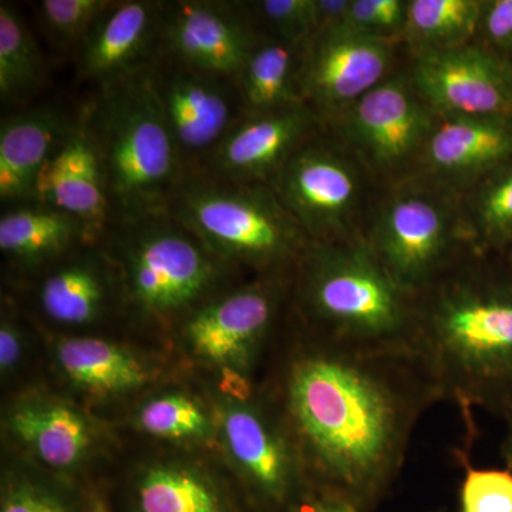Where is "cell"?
<instances>
[{"label":"cell","instance_id":"obj_31","mask_svg":"<svg viewBox=\"0 0 512 512\" xmlns=\"http://www.w3.org/2000/svg\"><path fill=\"white\" fill-rule=\"evenodd\" d=\"M481 0H409L403 39L417 57L470 45Z\"/></svg>","mask_w":512,"mask_h":512},{"label":"cell","instance_id":"obj_37","mask_svg":"<svg viewBox=\"0 0 512 512\" xmlns=\"http://www.w3.org/2000/svg\"><path fill=\"white\" fill-rule=\"evenodd\" d=\"M477 36L480 46L512 63V0H481Z\"/></svg>","mask_w":512,"mask_h":512},{"label":"cell","instance_id":"obj_36","mask_svg":"<svg viewBox=\"0 0 512 512\" xmlns=\"http://www.w3.org/2000/svg\"><path fill=\"white\" fill-rule=\"evenodd\" d=\"M409 0H350L342 28L377 39L403 37Z\"/></svg>","mask_w":512,"mask_h":512},{"label":"cell","instance_id":"obj_32","mask_svg":"<svg viewBox=\"0 0 512 512\" xmlns=\"http://www.w3.org/2000/svg\"><path fill=\"white\" fill-rule=\"evenodd\" d=\"M0 512H80V484L0 450Z\"/></svg>","mask_w":512,"mask_h":512},{"label":"cell","instance_id":"obj_38","mask_svg":"<svg viewBox=\"0 0 512 512\" xmlns=\"http://www.w3.org/2000/svg\"><path fill=\"white\" fill-rule=\"evenodd\" d=\"M111 470L80 483V512H117Z\"/></svg>","mask_w":512,"mask_h":512},{"label":"cell","instance_id":"obj_42","mask_svg":"<svg viewBox=\"0 0 512 512\" xmlns=\"http://www.w3.org/2000/svg\"><path fill=\"white\" fill-rule=\"evenodd\" d=\"M507 262L508 269H510V272L512 274V244L510 245V248L507 249Z\"/></svg>","mask_w":512,"mask_h":512},{"label":"cell","instance_id":"obj_15","mask_svg":"<svg viewBox=\"0 0 512 512\" xmlns=\"http://www.w3.org/2000/svg\"><path fill=\"white\" fill-rule=\"evenodd\" d=\"M269 187L312 242L356 239L353 218L360 180L355 165L319 136L299 148Z\"/></svg>","mask_w":512,"mask_h":512},{"label":"cell","instance_id":"obj_25","mask_svg":"<svg viewBox=\"0 0 512 512\" xmlns=\"http://www.w3.org/2000/svg\"><path fill=\"white\" fill-rule=\"evenodd\" d=\"M512 158V117L437 116L421 163L441 183L474 185Z\"/></svg>","mask_w":512,"mask_h":512},{"label":"cell","instance_id":"obj_27","mask_svg":"<svg viewBox=\"0 0 512 512\" xmlns=\"http://www.w3.org/2000/svg\"><path fill=\"white\" fill-rule=\"evenodd\" d=\"M305 50L306 45L259 33L235 80L245 114L266 113L303 103L299 73Z\"/></svg>","mask_w":512,"mask_h":512},{"label":"cell","instance_id":"obj_16","mask_svg":"<svg viewBox=\"0 0 512 512\" xmlns=\"http://www.w3.org/2000/svg\"><path fill=\"white\" fill-rule=\"evenodd\" d=\"M258 37L248 2L164 0L158 56L237 80Z\"/></svg>","mask_w":512,"mask_h":512},{"label":"cell","instance_id":"obj_30","mask_svg":"<svg viewBox=\"0 0 512 512\" xmlns=\"http://www.w3.org/2000/svg\"><path fill=\"white\" fill-rule=\"evenodd\" d=\"M46 380L43 333L8 292H0V397Z\"/></svg>","mask_w":512,"mask_h":512},{"label":"cell","instance_id":"obj_22","mask_svg":"<svg viewBox=\"0 0 512 512\" xmlns=\"http://www.w3.org/2000/svg\"><path fill=\"white\" fill-rule=\"evenodd\" d=\"M33 200L77 218L94 242H103L110 231L113 210L106 168L82 107L37 175Z\"/></svg>","mask_w":512,"mask_h":512},{"label":"cell","instance_id":"obj_28","mask_svg":"<svg viewBox=\"0 0 512 512\" xmlns=\"http://www.w3.org/2000/svg\"><path fill=\"white\" fill-rule=\"evenodd\" d=\"M45 57L18 8L0 2V100L23 110L33 106L45 89Z\"/></svg>","mask_w":512,"mask_h":512},{"label":"cell","instance_id":"obj_8","mask_svg":"<svg viewBox=\"0 0 512 512\" xmlns=\"http://www.w3.org/2000/svg\"><path fill=\"white\" fill-rule=\"evenodd\" d=\"M124 446L113 423L47 380L0 400V450L63 480L80 484L107 473Z\"/></svg>","mask_w":512,"mask_h":512},{"label":"cell","instance_id":"obj_7","mask_svg":"<svg viewBox=\"0 0 512 512\" xmlns=\"http://www.w3.org/2000/svg\"><path fill=\"white\" fill-rule=\"evenodd\" d=\"M167 212L248 275L292 269L312 244L268 184L187 175Z\"/></svg>","mask_w":512,"mask_h":512},{"label":"cell","instance_id":"obj_6","mask_svg":"<svg viewBox=\"0 0 512 512\" xmlns=\"http://www.w3.org/2000/svg\"><path fill=\"white\" fill-rule=\"evenodd\" d=\"M292 272L248 276L184 319L167 342L181 372L207 386H256L288 316Z\"/></svg>","mask_w":512,"mask_h":512},{"label":"cell","instance_id":"obj_1","mask_svg":"<svg viewBox=\"0 0 512 512\" xmlns=\"http://www.w3.org/2000/svg\"><path fill=\"white\" fill-rule=\"evenodd\" d=\"M256 386L295 446L309 491L359 512L389 494L421 416L443 402L410 348L330 339L289 312Z\"/></svg>","mask_w":512,"mask_h":512},{"label":"cell","instance_id":"obj_39","mask_svg":"<svg viewBox=\"0 0 512 512\" xmlns=\"http://www.w3.org/2000/svg\"><path fill=\"white\" fill-rule=\"evenodd\" d=\"M350 6V0H316V20L318 33L339 28L345 22Z\"/></svg>","mask_w":512,"mask_h":512},{"label":"cell","instance_id":"obj_40","mask_svg":"<svg viewBox=\"0 0 512 512\" xmlns=\"http://www.w3.org/2000/svg\"><path fill=\"white\" fill-rule=\"evenodd\" d=\"M291 512H359L355 508L349 507L342 501L333 500V498L325 497L308 491L299 498L298 503L293 505ZM443 512V511H433Z\"/></svg>","mask_w":512,"mask_h":512},{"label":"cell","instance_id":"obj_11","mask_svg":"<svg viewBox=\"0 0 512 512\" xmlns=\"http://www.w3.org/2000/svg\"><path fill=\"white\" fill-rule=\"evenodd\" d=\"M2 291L46 335L130 333L123 275L104 242L84 244L29 281Z\"/></svg>","mask_w":512,"mask_h":512},{"label":"cell","instance_id":"obj_35","mask_svg":"<svg viewBox=\"0 0 512 512\" xmlns=\"http://www.w3.org/2000/svg\"><path fill=\"white\" fill-rule=\"evenodd\" d=\"M460 501L461 512H512L511 471L471 467L466 460Z\"/></svg>","mask_w":512,"mask_h":512},{"label":"cell","instance_id":"obj_29","mask_svg":"<svg viewBox=\"0 0 512 512\" xmlns=\"http://www.w3.org/2000/svg\"><path fill=\"white\" fill-rule=\"evenodd\" d=\"M460 235L470 254L507 251L512 244V158L473 185Z\"/></svg>","mask_w":512,"mask_h":512},{"label":"cell","instance_id":"obj_21","mask_svg":"<svg viewBox=\"0 0 512 512\" xmlns=\"http://www.w3.org/2000/svg\"><path fill=\"white\" fill-rule=\"evenodd\" d=\"M322 121L305 103L245 114L198 174L231 183L269 184L299 148L318 136Z\"/></svg>","mask_w":512,"mask_h":512},{"label":"cell","instance_id":"obj_24","mask_svg":"<svg viewBox=\"0 0 512 512\" xmlns=\"http://www.w3.org/2000/svg\"><path fill=\"white\" fill-rule=\"evenodd\" d=\"M94 242L82 222L52 205L26 201L2 207V286L29 281L84 244Z\"/></svg>","mask_w":512,"mask_h":512},{"label":"cell","instance_id":"obj_3","mask_svg":"<svg viewBox=\"0 0 512 512\" xmlns=\"http://www.w3.org/2000/svg\"><path fill=\"white\" fill-rule=\"evenodd\" d=\"M103 242L123 275L128 332L164 348L192 312L251 276L168 212L114 224Z\"/></svg>","mask_w":512,"mask_h":512},{"label":"cell","instance_id":"obj_26","mask_svg":"<svg viewBox=\"0 0 512 512\" xmlns=\"http://www.w3.org/2000/svg\"><path fill=\"white\" fill-rule=\"evenodd\" d=\"M76 110L45 101L3 117L0 123L2 207L32 201L37 175L53 153Z\"/></svg>","mask_w":512,"mask_h":512},{"label":"cell","instance_id":"obj_19","mask_svg":"<svg viewBox=\"0 0 512 512\" xmlns=\"http://www.w3.org/2000/svg\"><path fill=\"white\" fill-rule=\"evenodd\" d=\"M414 89L439 117H512V63L480 45L417 57Z\"/></svg>","mask_w":512,"mask_h":512},{"label":"cell","instance_id":"obj_14","mask_svg":"<svg viewBox=\"0 0 512 512\" xmlns=\"http://www.w3.org/2000/svg\"><path fill=\"white\" fill-rule=\"evenodd\" d=\"M153 92L187 175L200 173L211 154L245 116L237 82L157 56L148 67Z\"/></svg>","mask_w":512,"mask_h":512},{"label":"cell","instance_id":"obj_41","mask_svg":"<svg viewBox=\"0 0 512 512\" xmlns=\"http://www.w3.org/2000/svg\"><path fill=\"white\" fill-rule=\"evenodd\" d=\"M505 421V434L503 443H501V456L505 461L507 470L512 473V410L503 417Z\"/></svg>","mask_w":512,"mask_h":512},{"label":"cell","instance_id":"obj_12","mask_svg":"<svg viewBox=\"0 0 512 512\" xmlns=\"http://www.w3.org/2000/svg\"><path fill=\"white\" fill-rule=\"evenodd\" d=\"M111 477L117 512H251L218 454L126 443Z\"/></svg>","mask_w":512,"mask_h":512},{"label":"cell","instance_id":"obj_33","mask_svg":"<svg viewBox=\"0 0 512 512\" xmlns=\"http://www.w3.org/2000/svg\"><path fill=\"white\" fill-rule=\"evenodd\" d=\"M111 3L113 0H40L33 3V12L49 45L74 56Z\"/></svg>","mask_w":512,"mask_h":512},{"label":"cell","instance_id":"obj_20","mask_svg":"<svg viewBox=\"0 0 512 512\" xmlns=\"http://www.w3.org/2000/svg\"><path fill=\"white\" fill-rule=\"evenodd\" d=\"M111 423L124 443L218 454V417L210 389L185 373L148 390Z\"/></svg>","mask_w":512,"mask_h":512},{"label":"cell","instance_id":"obj_4","mask_svg":"<svg viewBox=\"0 0 512 512\" xmlns=\"http://www.w3.org/2000/svg\"><path fill=\"white\" fill-rule=\"evenodd\" d=\"M289 313L330 339L410 348L416 295L394 281L366 239L312 242L293 266Z\"/></svg>","mask_w":512,"mask_h":512},{"label":"cell","instance_id":"obj_13","mask_svg":"<svg viewBox=\"0 0 512 512\" xmlns=\"http://www.w3.org/2000/svg\"><path fill=\"white\" fill-rule=\"evenodd\" d=\"M456 222L446 195L402 191L386 202L366 242L394 281L417 295L460 261Z\"/></svg>","mask_w":512,"mask_h":512},{"label":"cell","instance_id":"obj_18","mask_svg":"<svg viewBox=\"0 0 512 512\" xmlns=\"http://www.w3.org/2000/svg\"><path fill=\"white\" fill-rule=\"evenodd\" d=\"M393 42L333 28L306 45L299 94L323 121L336 120L387 79Z\"/></svg>","mask_w":512,"mask_h":512},{"label":"cell","instance_id":"obj_17","mask_svg":"<svg viewBox=\"0 0 512 512\" xmlns=\"http://www.w3.org/2000/svg\"><path fill=\"white\" fill-rule=\"evenodd\" d=\"M436 119L412 80L387 77L333 121L370 167L392 173L420 157Z\"/></svg>","mask_w":512,"mask_h":512},{"label":"cell","instance_id":"obj_23","mask_svg":"<svg viewBox=\"0 0 512 512\" xmlns=\"http://www.w3.org/2000/svg\"><path fill=\"white\" fill-rule=\"evenodd\" d=\"M164 0H113L74 53L80 80L94 87L146 70L158 56Z\"/></svg>","mask_w":512,"mask_h":512},{"label":"cell","instance_id":"obj_2","mask_svg":"<svg viewBox=\"0 0 512 512\" xmlns=\"http://www.w3.org/2000/svg\"><path fill=\"white\" fill-rule=\"evenodd\" d=\"M476 256L456 262L416 295L410 350L443 402H454L474 437L473 409L512 410V274Z\"/></svg>","mask_w":512,"mask_h":512},{"label":"cell","instance_id":"obj_9","mask_svg":"<svg viewBox=\"0 0 512 512\" xmlns=\"http://www.w3.org/2000/svg\"><path fill=\"white\" fill-rule=\"evenodd\" d=\"M207 387L217 410L218 457L249 510L291 512L309 485L278 414L258 386Z\"/></svg>","mask_w":512,"mask_h":512},{"label":"cell","instance_id":"obj_10","mask_svg":"<svg viewBox=\"0 0 512 512\" xmlns=\"http://www.w3.org/2000/svg\"><path fill=\"white\" fill-rule=\"evenodd\" d=\"M43 338L47 382L110 423L148 390L183 373L167 348L130 333Z\"/></svg>","mask_w":512,"mask_h":512},{"label":"cell","instance_id":"obj_5","mask_svg":"<svg viewBox=\"0 0 512 512\" xmlns=\"http://www.w3.org/2000/svg\"><path fill=\"white\" fill-rule=\"evenodd\" d=\"M80 107L106 168L113 225L167 212L185 170L148 69L94 87Z\"/></svg>","mask_w":512,"mask_h":512},{"label":"cell","instance_id":"obj_34","mask_svg":"<svg viewBox=\"0 0 512 512\" xmlns=\"http://www.w3.org/2000/svg\"><path fill=\"white\" fill-rule=\"evenodd\" d=\"M248 6L262 35L308 45L318 33L316 0H258Z\"/></svg>","mask_w":512,"mask_h":512}]
</instances>
